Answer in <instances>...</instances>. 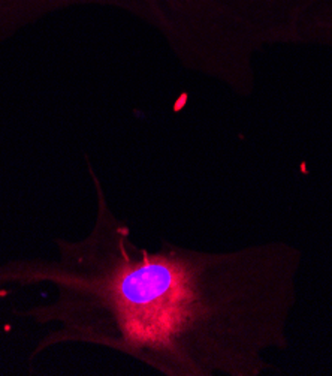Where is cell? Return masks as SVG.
Masks as SVG:
<instances>
[{"label":"cell","mask_w":332,"mask_h":376,"mask_svg":"<svg viewBox=\"0 0 332 376\" xmlns=\"http://www.w3.org/2000/svg\"><path fill=\"white\" fill-rule=\"evenodd\" d=\"M96 223L84 240L59 243L29 282H50L59 340L116 349L169 376H259L272 349L288 346L301 254L271 242L232 252L171 243L136 246L131 228L99 190Z\"/></svg>","instance_id":"6da1fadb"},{"label":"cell","mask_w":332,"mask_h":376,"mask_svg":"<svg viewBox=\"0 0 332 376\" xmlns=\"http://www.w3.org/2000/svg\"><path fill=\"white\" fill-rule=\"evenodd\" d=\"M119 8L157 30L189 70L251 95L256 60L293 45L307 17L332 0H91Z\"/></svg>","instance_id":"7a4b0ae2"}]
</instances>
